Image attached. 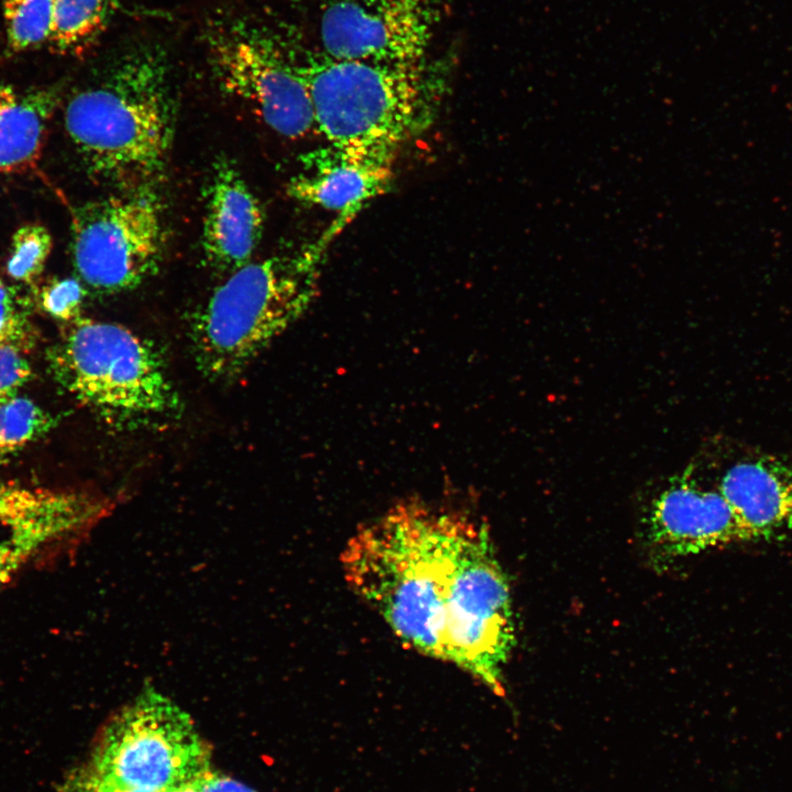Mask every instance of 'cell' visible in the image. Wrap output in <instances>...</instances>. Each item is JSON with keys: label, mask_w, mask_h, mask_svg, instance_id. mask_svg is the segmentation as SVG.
Here are the masks:
<instances>
[{"label": "cell", "mask_w": 792, "mask_h": 792, "mask_svg": "<svg viewBox=\"0 0 792 792\" xmlns=\"http://www.w3.org/2000/svg\"><path fill=\"white\" fill-rule=\"evenodd\" d=\"M341 565L351 590L406 647L505 695L516 642L512 595L483 522L400 502L349 539Z\"/></svg>", "instance_id": "1"}, {"label": "cell", "mask_w": 792, "mask_h": 792, "mask_svg": "<svg viewBox=\"0 0 792 792\" xmlns=\"http://www.w3.org/2000/svg\"><path fill=\"white\" fill-rule=\"evenodd\" d=\"M176 103L168 61L139 45L67 101L64 125L88 174L119 190L153 186L166 169Z\"/></svg>", "instance_id": "2"}, {"label": "cell", "mask_w": 792, "mask_h": 792, "mask_svg": "<svg viewBox=\"0 0 792 792\" xmlns=\"http://www.w3.org/2000/svg\"><path fill=\"white\" fill-rule=\"evenodd\" d=\"M321 246L251 261L213 290L190 324L195 362L207 378L238 377L308 310Z\"/></svg>", "instance_id": "3"}, {"label": "cell", "mask_w": 792, "mask_h": 792, "mask_svg": "<svg viewBox=\"0 0 792 792\" xmlns=\"http://www.w3.org/2000/svg\"><path fill=\"white\" fill-rule=\"evenodd\" d=\"M315 113L316 129L334 147L392 158L426 130L440 94L417 64H376L308 57L297 64Z\"/></svg>", "instance_id": "4"}, {"label": "cell", "mask_w": 792, "mask_h": 792, "mask_svg": "<svg viewBox=\"0 0 792 792\" xmlns=\"http://www.w3.org/2000/svg\"><path fill=\"white\" fill-rule=\"evenodd\" d=\"M55 378L114 428H134L178 413L179 398L158 350L128 328L72 321L51 352Z\"/></svg>", "instance_id": "5"}, {"label": "cell", "mask_w": 792, "mask_h": 792, "mask_svg": "<svg viewBox=\"0 0 792 792\" xmlns=\"http://www.w3.org/2000/svg\"><path fill=\"white\" fill-rule=\"evenodd\" d=\"M209 766L210 750L188 713L148 685L108 719L89 769L120 784L174 792Z\"/></svg>", "instance_id": "6"}, {"label": "cell", "mask_w": 792, "mask_h": 792, "mask_svg": "<svg viewBox=\"0 0 792 792\" xmlns=\"http://www.w3.org/2000/svg\"><path fill=\"white\" fill-rule=\"evenodd\" d=\"M165 245L164 205L153 186L122 189L72 212L76 277L95 293L140 286L158 271Z\"/></svg>", "instance_id": "7"}, {"label": "cell", "mask_w": 792, "mask_h": 792, "mask_svg": "<svg viewBox=\"0 0 792 792\" xmlns=\"http://www.w3.org/2000/svg\"><path fill=\"white\" fill-rule=\"evenodd\" d=\"M211 59L222 88L292 139L317 130L308 86L294 61L264 32L234 24L212 35Z\"/></svg>", "instance_id": "8"}, {"label": "cell", "mask_w": 792, "mask_h": 792, "mask_svg": "<svg viewBox=\"0 0 792 792\" xmlns=\"http://www.w3.org/2000/svg\"><path fill=\"white\" fill-rule=\"evenodd\" d=\"M438 12L432 0H331L320 22L324 55L376 64L422 63Z\"/></svg>", "instance_id": "9"}, {"label": "cell", "mask_w": 792, "mask_h": 792, "mask_svg": "<svg viewBox=\"0 0 792 792\" xmlns=\"http://www.w3.org/2000/svg\"><path fill=\"white\" fill-rule=\"evenodd\" d=\"M646 537L660 563L757 540L717 487L703 484L695 464L671 476L653 497Z\"/></svg>", "instance_id": "10"}, {"label": "cell", "mask_w": 792, "mask_h": 792, "mask_svg": "<svg viewBox=\"0 0 792 792\" xmlns=\"http://www.w3.org/2000/svg\"><path fill=\"white\" fill-rule=\"evenodd\" d=\"M264 210L239 169L218 160L206 191L201 249L207 264L229 273L251 262L264 229Z\"/></svg>", "instance_id": "11"}, {"label": "cell", "mask_w": 792, "mask_h": 792, "mask_svg": "<svg viewBox=\"0 0 792 792\" xmlns=\"http://www.w3.org/2000/svg\"><path fill=\"white\" fill-rule=\"evenodd\" d=\"M304 172L293 177L287 194L309 205L343 215L387 191L392 184V158L329 145L307 154Z\"/></svg>", "instance_id": "12"}, {"label": "cell", "mask_w": 792, "mask_h": 792, "mask_svg": "<svg viewBox=\"0 0 792 792\" xmlns=\"http://www.w3.org/2000/svg\"><path fill=\"white\" fill-rule=\"evenodd\" d=\"M113 502L94 493L34 488L0 476V525L9 532L78 539L106 518Z\"/></svg>", "instance_id": "13"}, {"label": "cell", "mask_w": 792, "mask_h": 792, "mask_svg": "<svg viewBox=\"0 0 792 792\" xmlns=\"http://www.w3.org/2000/svg\"><path fill=\"white\" fill-rule=\"evenodd\" d=\"M714 485L757 540L792 531V466L782 459L740 458L722 471Z\"/></svg>", "instance_id": "14"}, {"label": "cell", "mask_w": 792, "mask_h": 792, "mask_svg": "<svg viewBox=\"0 0 792 792\" xmlns=\"http://www.w3.org/2000/svg\"><path fill=\"white\" fill-rule=\"evenodd\" d=\"M56 103L53 90L0 85V175L35 167Z\"/></svg>", "instance_id": "15"}, {"label": "cell", "mask_w": 792, "mask_h": 792, "mask_svg": "<svg viewBox=\"0 0 792 792\" xmlns=\"http://www.w3.org/2000/svg\"><path fill=\"white\" fill-rule=\"evenodd\" d=\"M119 7V0H56L52 50L78 55L87 51L106 31Z\"/></svg>", "instance_id": "16"}, {"label": "cell", "mask_w": 792, "mask_h": 792, "mask_svg": "<svg viewBox=\"0 0 792 792\" xmlns=\"http://www.w3.org/2000/svg\"><path fill=\"white\" fill-rule=\"evenodd\" d=\"M56 0H1L7 52L19 54L48 43Z\"/></svg>", "instance_id": "17"}, {"label": "cell", "mask_w": 792, "mask_h": 792, "mask_svg": "<svg viewBox=\"0 0 792 792\" xmlns=\"http://www.w3.org/2000/svg\"><path fill=\"white\" fill-rule=\"evenodd\" d=\"M42 407L19 395L0 403V453L16 451L38 439L53 426Z\"/></svg>", "instance_id": "18"}, {"label": "cell", "mask_w": 792, "mask_h": 792, "mask_svg": "<svg viewBox=\"0 0 792 792\" xmlns=\"http://www.w3.org/2000/svg\"><path fill=\"white\" fill-rule=\"evenodd\" d=\"M53 249L50 231L40 223H25L12 235L8 275L21 283L35 280L43 272Z\"/></svg>", "instance_id": "19"}, {"label": "cell", "mask_w": 792, "mask_h": 792, "mask_svg": "<svg viewBox=\"0 0 792 792\" xmlns=\"http://www.w3.org/2000/svg\"><path fill=\"white\" fill-rule=\"evenodd\" d=\"M86 287L77 277L55 278L41 290L43 309L51 316L72 322L79 318Z\"/></svg>", "instance_id": "20"}, {"label": "cell", "mask_w": 792, "mask_h": 792, "mask_svg": "<svg viewBox=\"0 0 792 792\" xmlns=\"http://www.w3.org/2000/svg\"><path fill=\"white\" fill-rule=\"evenodd\" d=\"M56 543L45 535L35 532H9L0 540V590L13 574L43 547Z\"/></svg>", "instance_id": "21"}, {"label": "cell", "mask_w": 792, "mask_h": 792, "mask_svg": "<svg viewBox=\"0 0 792 792\" xmlns=\"http://www.w3.org/2000/svg\"><path fill=\"white\" fill-rule=\"evenodd\" d=\"M32 375L20 345L0 342V403L18 395Z\"/></svg>", "instance_id": "22"}, {"label": "cell", "mask_w": 792, "mask_h": 792, "mask_svg": "<svg viewBox=\"0 0 792 792\" xmlns=\"http://www.w3.org/2000/svg\"><path fill=\"white\" fill-rule=\"evenodd\" d=\"M26 320L13 292L0 278V341L20 345L25 337Z\"/></svg>", "instance_id": "23"}, {"label": "cell", "mask_w": 792, "mask_h": 792, "mask_svg": "<svg viewBox=\"0 0 792 792\" xmlns=\"http://www.w3.org/2000/svg\"><path fill=\"white\" fill-rule=\"evenodd\" d=\"M72 792H154L151 790L129 787L105 779L89 768L78 774Z\"/></svg>", "instance_id": "24"}, {"label": "cell", "mask_w": 792, "mask_h": 792, "mask_svg": "<svg viewBox=\"0 0 792 792\" xmlns=\"http://www.w3.org/2000/svg\"><path fill=\"white\" fill-rule=\"evenodd\" d=\"M199 792H255L226 776L211 772L210 770L199 780Z\"/></svg>", "instance_id": "25"}, {"label": "cell", "mask_w": 792, "mask_h": 792, "mask_svg": "<svg viewBox=\"0 0 792 792\" xmlns=\"http://www.w3.org/2000/svg\"><path fill=\"white\" fill-rule=\"evenodd\" d=\"M200 780V779H199ZM199 780L193 783L186 784L174 792H199Z\"/></svg>", "instance_id": "26"}, {"label": "cell", "mask_w": 792, "mask_h": 792, "mask_svg": "<svg viewBox=\"0 0 792 792\" xmlns=\"http://www.w3.org/2000/svg\"><path fill=\"white\" fill-rule=\"evenodd\" d=\"M1 342V341H0Z\"/></svg>", "instance_id": "27"}]
</instances>
